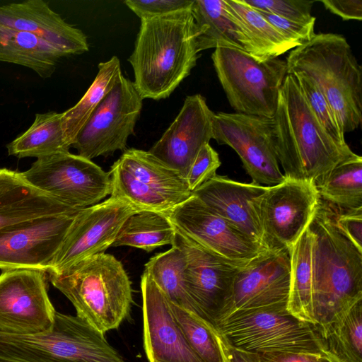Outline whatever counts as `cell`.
Instances as JSON below:
<instances>
[{"mask_svg": "<svg viewBox=\"0 0 362 362\" xmlns=\"http://www.w3.org/2000/svg\"><path fill=\"white\" fill-rule=\"evenodd\" d=\"M8 153L18 158H37L69 152L62 125V112L37 113L32 125L6 146Z\"/></svg>", "mask_w": 362, "mask_h": 362, "instance_id": "28", "label": "cell"}, {"mask_svg": "<svg viewBox=\"0 0 362 362\" xmlns=\"http://www.w3.org/2000/svg\"><path fill=\"white\" fill-rule=\"evenodd\" d=\"M315 117L330 138L341 148L349 149L337 118L327 99L315 83L301 74H293Z\"/></svg>", "mask_w": 362, "mask_h": 362, "instance_id": "35", "label": "cell"}, {"mask_svg": "<svg viewBox=\"0 0 362 362\" xmlns=\"http://www.w3.org/2000/svg\"><path fill=\"white\" fill-rule=\"evenodd\" d=\"M322 198L341 211L362 209V157L354 153L316 185Z\"/></svg>", "mask_w": 362, "mask_h": 362, "instance_id": "29", "label": "cell"}, {"mask_svg": "<svg viewBox=\"0 0 362 362\" xmlns=\"http://www.w3.org/2000/svg\"><path fill=\"white\" fill-rule=\"evenodd\" d=\"M64 57V52L35 35L0 25V62L25 66L45 79Z\"/></svg>", "mask_w": 362, "mask_h": 362, "instance_id": "25", "label": "cell"}, {"mask_svg": "<svg viewBox=\"0 0 362 362\" xmlns=\"http://www.w3.org/2000/svg\"><path fill=\"white\" fill-rule=\"evenodd\" d=\"M21 174L33 187L76 209L99 203L112 190L109 172L69 151L37 158Z\"/></svg>", "mask_w": 362, "mask_h": 362, "instance_id": "10", "label": "cell"}, {"mask_svg": "<svg viewBox=\"0 0 362 362\" xmlns=\"http://www.w3.org/2000/svg\"><path fill=\"white\" fill-rule=\"evenodd\" d=\"M335 220L340 230L362 251V209L335 212Z\"/></svg>", "mask_w": 362, "mask_h": 362, "instance_id": "40", "label": "cell"}, {"mask_svg": "<svg viewBox=\"0 0 362 362\" xmlns=\"http://www.w3.org/2000/svg\"><path fill=\"white\" fill-rule=\"evenodd\" d=\"M221 163L218 153L205 144L197 153L187 176L189 189L193 192L202 184L216 175Z\"/></svg>", "mask_w": 362, "mask_h": 362, "instance_id": "37", "label": "cell"}, {"mask_svg": "<svg viewBox=\"0 0 362 362\" xmlns=\"http://www.w3.org/2000/svg\"><path fill=\"white\" fill-rule=\"evenodd\" d=\"M109 173L110 196L139 211L166 214L192 196L186 178L148 151L126 149Z\"/></svg>", "mask_w": 362, "mask_h": 362, "instance_id": "8", "label": "cell"}, {"mask_svg": "<svg viewBox=\"0 0 362 362\" xmlns=\"http://www.w3.org/2000/svg\"><path fill=\"white\" fill-rule=\"evenodd\" d=\"M52 285L73 304L76 315L104 334L117 329L133 302L131 281L121 262L101 252L49 272Z\"/></svg>", "mask_w": 362, "mask_h": 362, "instance_id": "5", "label": "cell"}, {"mask_svg": "<svg viewBox=\"0 0 362 362\" xmlns=\"http://www.w3.org/2000/svg\"><path fill=\"white\" fill-rule=\"evenodd\" d=\"M117 57L113 56L98 64V71L93 83L81 100L62 112V125L67 144L71 147L90 115L111 90L122 74Z\"/></svg>", "mask_w": 362, "mask_h": 362, "instance_id": "30", "label": "cell"}, {"mask_svg": "<svg viewBox=\"0 0 362 362\" xmlns=\"http://www.w3.org/2000/svg\"><path fill=\"white\" fill-rule=\"evenodd\" d=\"M313 235L308 226L290 249L291 289L288 310L299 319L315 325L313 306Z\"/></svg>", "mask_w": 362, "mask_h": 362, "instance_id": "27", "label": "cell"}, {"mask_svg": "<svg viewBox=\"0 0 362 362\" xmlns=\"http://www.w3.org/2000/svg\"><path fill=\"white\" fill-rule=\"evenodd\" d=\"M175 233V227L165 214L141 211L124 221L112 246H130L151 252L172 245Z\"/></svg>", "mask_w": 362, "mask_h": 362, "instance_id": "31", "label": "cell"}, {"mask_svg": "<svg viewBox=\"0 0 362 362\" xmlns=\"http://www.w3.org/2000/svg\"><path fill=\"white\" fill-rule=\"evenodd\" d=\"M246 28L260 62L279 57L299 45L286 38L259 13L243 0H226Z\"/></svg>", "mask_w": 362, "mask_h": 362, "instance_id": "32", "label": "cell"}, {"mask_svg": "<svg viewBox=\"0 0 362 362\" xmlns=\"http://www.w3.org/2000/svg\"><path fill=\"white\" fill-rule=\"evenodd\" d=\"M0 362H8V361H3V360H1V359H0Z\"/></svg>", "mask_w": 362, "mask_h": 362, "instance_id": "45", "label": "cell"}, {"mask_svg": "<svg viewBox=\"0 0 362 362\" xmlns=\"http://www.w3.org/2000/svg\"><path fill=\"white\" fill-rule=\"evenodd\" d=\"M78 211L38 218L0 229V269L48 272Z\"/></svg>", "mask_w": 362, "mask_h": 362, "instance_id": "17", "label": "cell"}, {"mask_svg": "<svg viewBox=\"0 0 362 362\" xmlns=\"http://www.w3.org/2000/svg\"><path fill=\"white\" fill-rule=\"evenodd\" d=\"M143 100L134 83L122 74L78 134L72 145L78 155L92 160L124 151L134 132Z\"/></svg>", "mask_w": 362, "mask_h": 362, "instance_id": "11", "label": "cell"}, {"mask_svg": "<svg viewBox=\"0 0 362 362\" xmlns=\"http://www.w3.org/2000/svg\"><path fill=\"white\" fill-rule=\"evenodd\" d=\"M320 356L318 354L293 352L259 354L261 362H317Z\"/></svg>", "mask_w": 362, "mask_h": 362, "instance_id": "42", "label": "cell"}, {"mask_svg": "<svg viewBox=\"0 0 362 362\" xmlns=\"http://www.w3.org/2000/svg\"><path fill=\"white\" fill-rule=\"evenodd\" d=\"M171 245L169 250L152 257L145 264L144 272L171 303L195 315L183 285L185 255L177 245Z\"/></svg>", "mask_w": 362, "mask_h": 362, "instance_id": "33", "label": "cell"}, {"mask_svg": "<svg viewBox=\"0 0 362 362\" xmlns=\"http://www.w3.org/2000/svg\"><path fill=\"white\" fill-rule=\"evenodd\" d=\"M141 290L144 345L149 362H203L188 343L168 299L145 272Z\"/></svg>", "mask_w": 362, "mask_h": 362, "instance_id": "19", "label": "cell"}, {"mask_svg": "<svg viewBox=\"0 0 362 362\" xmlns=\"http://www.w3.org/2000/svg\"><path fill=\"white\" fill-rule=\"evenodd\" d=\"M326 9L344 21L362 19L361 0H322Z\"/></svg>", "mask_w": 362, "mask_h": 362, "instance_id": "41", "label": "cell"}, {"mask_svg": "<svg viewBox=\"0 0 362 362\" xmlns=\"http://www.w3.org/2000/svg\"><path fill=\"white\" fill-rule=\"evenodd\" d=\"M273 121L277 158L286 178L316 186L354 153L351 148L339 147L327 134L293 75L285 77Z\"/></svg>", "mask_w": 362, "mask_h": 362, "instance_id": "2", "label": "cell"}, {"mask_svg": "<svg viewBox=\"0 0 362 362\" xmlns=\"http://www.w3.org/2000/svg\"><path fill=\"white\" fill-rule=\"evenodd\" d=\"M194 0H127L126 6L141 20L191 9Z\"/></svg>", "mask_w": 362, "mask_h": 362, "instance_id": "38", "label": "cell"}, {"mask_svg": "<svg viewBox=\"0 0 362 362\" xmlns=\"http://www.w3.org/2000/svg\"><path fill=\"white\" fill-rule=\"evenodd\" d=\"M211 59L218 81L236 112L273 118L280 89L287 75L279 57L258 61L245 51L217 47Z\"/></svg>", "mask_w": 362, "mask_h": 362, "instance_id": "6", "label": "cell"}, {"mask_svg": "<svg viewBox=\"0 0 362 362\" xmlns=\"http://www.w3.org/2000/svg\"><path fill=\"white\" fill-rule=\"evenodd\" d=\"M290 289V250H265L237 274L221 322L238 311L288 308Z\"/></svg>", "mask_w": 362, "mask_h": 362, "instance_id": "18", "label": "cell"}, {"mask_svg": "<svg viewBox=\"0 0 362 362\" xmlns=\"http://www.w3.org/2000/svg\"><path fill=\"white\" fill-rule=\"evenodd\" d=\"M139 211L129 204L111 196L81 209L47 273L62 272L84 259L104 252L112 245L124 221Z\"/></svg>", "mask_w": 362, "mask_h": 362, "instance_id": "15", "label": "cell"}, {"mask_svg": "<svg viewBox=\"0 0 362 362\" xmlns=\"http://www.w3.org/2000/svg\"><path fill=\"white\" fill-rule=\"evenodd\" d=\"M80 210L33 187L21 173L0 169V229L38 218Z\"/></svg>", "mask_w": 362, "mask_h": 362, "instance_id": "23", "label": "cell"}, {"mask_svg": "<svg viewBox=\"0 0 362 362\" xmlns=\"http://www.w3.org/2000/svg\"><path fill=\"white\" fill-rule=\"evenodd\" d=\"M173 243L185 255L183 285L195 315L216 330L230 300L235 276L244 267L203 247L177 229Z\"/></svg>", "mask_w": 362, "mask_h": 362, "instance_id": "9", "label": "cell"}, {"mask_svg": "<svg viewBox=\"0 0 362 362\" xmlns=\"http://www.w3.org/2000/svg\"><path fill=\"white\" fill-rule=\"evenodd\" d=\"M212 139L236 152L252 183L272 187L286 180L277 158L273 118L214 113Z\"/></svg>", "mask_w": 362, "mask_h": 362, "instance_id": "12", "label": "cell"}, {"mask_svg": "<svg viewBox=\"0 0 362 362\" xmlns=\"http://www.w3.org/2000/svg\"><path fill=\"white\" fill-rule=\"evenodd\" d=\"M320 199L315 185L310 182L286 178L267 187L259 201L265 249L290 250L308 226Z\"/></svg>", "mask_w": 362, "mask_h": 362, "instance_id": "14", "label": "cell"}, {"mask_svg": "<svg viewBox=\"0 0 362 362\" xmlns=\"http://www.w3.org/2000/svg\"><path fill=\"white\" fill-rule=\"evenodd\" d=\"M257 10L270 24L275 27L288 40L302 45L309 42L315 35V23H304L291 21L272 13Z\"/></svg>", "mask_w": 362, "mask_h": 362, "instance_id": "39", "label": "cell"}, {"mask_svg": "<svg viewBox=\"0 0 362 362\" xmlns=\"http://www.w3.org/2000/svg\"><path fill=\"white\" fill-rule=\"evenodd\" d=\"M45 273L18 269L0 274V334L27 336L52 329L56 310L49 298Z\"/></svg>", "mask_w": 362, "mask_h": 362, "instance_id": "13", "label": "cell"}, {"mask_svg": "<svg viewBox=\"0 0 362 362\" xmlns=\"http://www.w3.org/2000/svg\"><path fill=\"white\" fill-rule=\"evenodd\" d=\"M317 362H332V361L326 356L321 355L319 357Z\"/></svg>", "mask_w": 362, "mask_h": 362, "instance_id": "44", "label": "cell"}, {"mask_svg": "<svg viewBox=\"0 0 362 362\" xmlns=\"http://www.w3.org/2000/svg\"><path fill=\"white\" fill-rule=\"evenodd\" d=\"M286 62L287 74H301L315 83L344 134L361 125L362 70L344 36L315 34L309 42L291 49Z\"/></svg>", "mask_w": 362, "mask_h": 362, "instance_id": "4", "label": "cell"}, {"mask_svg": "<svg viewBox=\"0 0 362 362\" xmlns=\"http://www.w3.org/2000/svg\"><path fill=\"white\" fill-rule=\"evenodd\" d=\"M255 9L304 23H315L311 11L314 1L309 0H243Z\"/></svg>", "mask_w": 362, "mask_h": 362, "instance_id": "36", "label": "cell"}, {"mask_svg": "<svg viewBox=\"0 0 362 362\" xmlns=\"http://www.w3.org/2000/svg\"><path fill=\"white\" fill-rule=\"evenodd\" d=\"M313 235L314 325L334 320L362 299V251L340 230L321 199L308 224Z\"/></svg>", "mask_w": 362, "mask_h": 362, "instance_id": "3", "label": "cell"}, {"mask_svg": "<svg viewBox=\"0 0 362 362\" xmlns=\"http://www.w3.org/2000/svg\"><path fill=\"white\" fill-rule=\"evenodd\" d=\"M197 37L191 9L141 20L128 61L143 99L169 97L190 74L199 57Z\"/></svg>", "mask_w": 362, "mask_h": 362, "instance_id": "1", "label": "cell"}, {"mask_svg": "<svg viewBox=\"0 0 362 362\" xmlns=\"http://www.w3.org/2000/svg\"><path fill=\"white\" fill-rule=\"evenodd\" d=\"M216 330L228 344L246 351L322 355L314 325L296 317L286 307L235 312Z\"/></svg>", "mask_w": 362, "mask_h": 362, "instance_id": "7", "label": "cell"}, {"mask_svg": "<svg viewBox=\"0 0 362 362\" xmlns=\"http://www.w3.org/2000/svg\"><path fill=\"white\" fill-rule=\"evenodd\" d=\"M214 115L202 95L187 96L174 121L148 151L187 178L199 150L212 139Z\"/></svg>", "mask_w": 362, "mask_h": 362, "instance_id": "20", "label": "cell"}, {"mask_svg": "<svg viewBox=\"0 0 362 362\" xmlns=\"http://www.w3.org/2000/svg\"><path fill=\"white\" fill-rule=\"evenodd\" d=\"M223 341L226 362H261L259 354L234 348Z\"/></svg>", "mask_w": 362, "mask_h": 362, "instance_id": "43", "label": "cell"}, {"mask_svg": "<svg viewBox=\"0 0 362 362\" xmlns=\"http://www.w3.org/2000/svg\"><path fill=\"white\" fill-rule=\"evenodd\" d=\"M314 328L322 355L332 362H362V299Z\"/></svg>", "mask_w": 362, "mask_h": 362, "instance_id": "26", "label": "cell"}, {"mask_svg": "<svg viewBox=\"0 0 362 362\" xmlns=\"http://www.w3.org/2000/svg\"><path fill=\"white\" fill-rule=\"evenodd\" d=\"M0 25L35 35L66 56L81 54L89 49L85 34L66 22L42 0L0 6Z\"/></svg>", "mask_w": 362, "mask_h": 362, "instance_id": "22", "label": "cell"}, {"mask_svg": "<svg viewBox=\"0 0 362 362\" xmlns=\"http://www.w3.org/2000/svg\"><path fill=\"white\" fill-rule=\"evenodd\" d=\"M165 214L183 235L243 267L267 250L194 195Z\"/></svg>", "mask_w": 362, "mask_h": 362, "instance_id": "16", "label": "cell"}, {"mask_svg": "<svg viewBox=\"0 0 362 362\" xmlns=\"http://www.w3.org/2000/svg\"><path fill=\"white\" fill-rule=\"evenodd\" d=\"M191 12L199 52L230 47L248 52L254 57L255 47L249 34L226 0H194Z\"/></svg>", "mask_w": 362, "mask_h": 362, "instance_id": "24", "label": "cell"}, {"mask_svg": "<svg viewBox=\"0 0 362 362\" xmlns=\"http://www.w3.org/2000/svg\"><path fill=\"white\" fill-rule=\"evenodd\" d=\"M267 189L252 182H240L216 175L193 191L192 195L265 249L259 201Z\"/></svg>", "mask_w": 362, "mask_h": 362, "instance_id": "21", "label": "cell"}, {"mask_svg": "<svg viewBox=\"0 0 362 362\" xmlns=\"http://www.w3.org/2000/svg\"><path fill=\"white\" fill-rule=\"evenodd\" d=\"M169 302L188 343L199 358L203 362H226L223 341L218 332L193 313Z\"/></svg>", "mask_w": 362, "mask_h": 362, "instance_id": "34", "label": "cell"}]
</instances>
